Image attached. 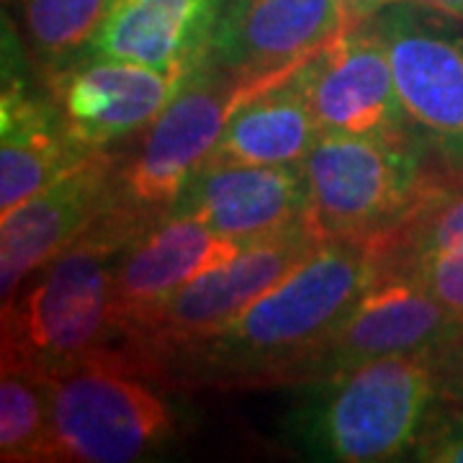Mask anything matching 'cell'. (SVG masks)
<instances>
[{
    "mask_svg": "<svg viewBox=\"0 0 463 463\" xmlns=\"http://www.w3.org/2000/svg\"><path fill=\"white\" fill-rule=\"evenodd\" d=\"M242 248L245 242L227 240L185 216H165L142 232L116 263L114 345L139 330L178 288L227 263Z\"/></svg>",
    "mask_w": 463,
    "mask_h": 463,
    "instance_id": "2e32d148",
    "label": "cell"
},
{
    "mask_svg": "<svg viewBox=\"0 0 463 463\" xmlns=\"http://www.w3.org/2000/svg\"><path fill=\"white\" fill-rule=\"evenodd\" d=\"M100 149L83 147L44 83H32L24 50L3 18L0 214L33 199Z\"/></svg>",
    "mask_w": 463,
    "mask_h": 463,
    "instance_id": "30bf717a",
    "label": "cell"
},
{
    "mask_svg": "<svg viewBox=\"0 0 463 463\" xmlns=\"http://www.w3.org/2000/svg\"><path fill=\"white\" fill-rule=\"evenodd\" d=\"M430 364L438 399L463 407V322L430 350Z\"/></svg>",
    "mask_w": 463,
    "mask_h": 463,
    "instance_id": "cb8c5ba5",
    "label": "cell"
},
{
    "mask_svg": "<svg viewBox=\"0 0 463 463\" xmlns=\"http://www.w3.org/2000/svg\"><path fill=\"white\" fill-rule=\"evenodd\" d=\"M39 376L50 402L52 463L142 461L178 435L170 386L124 347H100Z\"/></svg>",
    "mask_w": 463,
    "mask_h": 463,
    "instance_id": "277c9868",
    "label": "cell"
},
{
    "mask_svg": "<svg viewBox=\"0 0 463 463\" xmlns=\"http://www.w3.org/2000/svg\"><path fill=\"white\" fill-rule=\"evenodd\" d=\"M397 0H337V5L343 8V16H345L347 26L353 24H361L365 18L376 16L379 11H383L386 5H392Z\"/></svg>",
    "mask_w": 463,
    "mask_h": 463,
    "instance_id": "d4e9b609",
    "label": "cell"
},
{
    "mask_svg": "<svg viewBox=\"0 0 463 463\" xmlns=\"http://www.w3.org/2000/svg\"><path fill=\"white\" fill-rule=\"evenodd\" d=\"M307 386L297 435L319 461L410 458L438 399L430 353L376 358Z\"/></svg>",
    "mask_w": 463,
    "mask_h": 463,
    "instance_id": "5b68a950",
    "label": "cell"
},
{
    "mask_svg": "<svg viewBox=\"0 0 463 463\" xmlns=\"http://www.w3.org/2000/svg\"><path fill=\"white\" fill-rule=\"evenodd\" d=\"M0 461L52 463L47 386L16 364H0Z\"/></svg>",
    "mask_w": 463,
    "mask_h": 463,
    "instance_id": "ffe728a7",
    "label": "cell"
},
{
    "mask_svg": "<svg viewBox=\"0 0 463 463\" xmlns=\"http://www.w3.org/2000/svg\"><path fill=\"white\" fill-rule=\"evenodd\" d=\"M304 227L319 242L389 237L453 175L417 132H322L304 163Z\"/></svg>",
    "mask_w": 463,
    "mask_h": 463,
    "instance_id": "3957f363",
    "label": "cell"
},
{
    "mask_svg": "<svg viewBox=\"0 0 463 463\" xmlns=\"http://www.w3.org/2000/svg\"><path fill=\"white\" fill-rule=\"evenodd\" d=\"M397 270L414 273L432 297L463 322V248L432 252L428 258H420Z\"/></svg>",
    "mask_w": 463,
    "mask_h": 463,
    "instance_id": "603a6c76",
    "label": "cell"
},
{
    "mask_svg": "<svg viewBox=\"0 0 463 463\" xmlns=\"http://www.w3.org/2000/svg\"><path fill=\"white\" fill-rule=\"evenodd\" d=\"M39 75L83 147L114 149L145 132L191 72L155 70L88 52Z\"/></svg>",
    "mask_w": 463,
    "mask_h": 463,
    "instance_id": "8fae6325",
    "label": "cell"
},
{
    "mask_svg": "<svg viewBox=\"0 0 463 463\" xmlns=\"http://www.w3.org/2000/svg\"><path fill=\"white\" fill-rule=\"evenodd\" d=\"M345 29L337 0H224L209 60L245 80L283 78Z\"/></svg>",
    "mask_w": 463,
    "mask_h": 463,
    "instance_id": "4fadbf2b",
    "label": "cell"
},
{
    "mask_svg": "<svg viewBox=\"0 0 463 463\" xmlns=\"http://www.w3.org/2000/svg\"><path fill=\"white\" fill-rule=\"evenodd\" d=\"M121 152L100 149L33 199L0 214V298L11 301L21 286L52 258L93 227L109 203Z\"/></svg>",
    "mask_w": 463,
    "mask_h": 463,
    "instance_id": "7c38bea8",
    "label": "cell"
},
{
    "mask_svg": "<svg viewBox=\"0 0 463 463\" xmlns=\"http://www.w3.org/2000/svg\"><path fill=\"white\" fill-rule=\"evenodd\" d=\"M420 3H425L430 8H438V11L448 14V16L463 21V0H420Z\"/></svg>",
    "mask_w": 463,
    "mask_h": 463,
    "instance_id": "484cf974",
    "label": "cell"
},
{
    "mask_svg": "<svg viewBox=\"0 0 463 463\" xmlns=\"http://www.w3.org/2000/svg\"><path fill=\"white\" fill-rule=\"evenodd\" d=\"M147 232L106 209L70 248L21 286L0 312V364L50 373L114 345V273L118 258Z\"/></svg>",
    "mask_w": 463,
    "mask_h": 463,
    "instance_id": "7a4b0ae2",
    "label": "cell"
},
{
    "mask_svg": "<svg viewBox=\"0 0 463 463\" xmlns=\"http://www.w3.org/2000/svg\"><path fill=\"white\" fill-rule=\"evenodd\" d=\"M224 0H111L90 54L194 72L209 57Z\"/></svg>",
    "mask_w": 463,
    "mask_h": 463,
    "instance_id": "e0dca14e",
    "label": "cell"
},
{
    "mask_svg": "<svg viewBox=\"0 0 463 463\" xmlns=\"http://www.w3.org/2000/svg\"><path fill=\"white\" fill-rule=\"evenodd\" d=\"M319 137L322 129L291 72L263 85L232 111L209 160L298 167L307 163Z\"/></svg>",
    "mask_w": 463,
    "mask_h": 463,
    "instance_id": "ac0fdd59",
    "label": "cell"
},
{
    "mask_svg": "<svg viewBox=\"0 0 463 463\" xmlns=\"http://www.w3.org/2000/svg\"><path fill=\"white\" fill-rule=\"evenodd\" d=\"M410 458L432 463H463V407L435 399Z\"/></svg>",
    "mask_w": 463,
    "mask_h": 463,
    "instance_id": "7402d4cb",
    "label": "cell"
},
{
    "mask_svg": "<svg viewBox=\"0 0 463 463\" xmlns=\"http://www.w3.org/2000/svg\"><path fill=\"white\" fill-rule=\"evenodd\" d=\"M304 165H237L206 160L188 178L167 216L196 219L234 242H258L304 224Z\"/></svg>",
    "mask_w": 463,
    "mask_h": 463,
    "instance_id": "9a60e30c",
    "label": "cell"
},
{
    "mask_svg": "<svg viewBox=\"0 0 463 463\" xmlns=\"http://www.w3.org/2000/svg\"><path fill=\"white\" fill-rule=\"evenodd\" d=\"M319 245L322 242L304 224L250 242L227 263L178 288L139 330L116 345L152 365L175 350L201 343L294 273Z\"/></svg>",
    "mask_w": 463,
    "mask_h": 463,
    "instance_id": "ba28073f",
    "label": "cell"
},
{
    "mask_svg": "<svg viewBox=\"0 0 463 463\" xmlns=\"http://www.w3.org/2000/svg\"><path fill=\"white\" fill-rule=\"evenodd\" d=\"M450 248H463V178L443 183L399 230L373 245L383 270Z\"/></svg>",
    "mask_w": 463,
    "mask_h": 463,
    "instance_id": "44dd1931",
    "label": "cell"
},
{
    "mask_svg": "<svg viewBox=\"0 0 463 463\" xmlns=\"http://www.w3.org/2000/svg\"><path fill=\"white\" fill-rule=\"evenodd\" d=\"M273 80L281 78L245 80L206 57L165 111L137 137L139 145L121 152L109 209L145 230L165 219L183 185L212 157L232 111Z\"/></svg>",
    "mask_w": 463,
    "mask_h": 463,
    "instance_id": "8992f818",
    "label": "cell"
},
{
    "mask_svg": "<svg viewBox=\"0 0 463 463\" xmlns=\"http://www.w3.org/2000/svg\"><path fill=\"white\" fill-rule=\"evenodd\" d=\"M371 18L414 132L446 173L463 178V21L420 0H397Z\"/></svg>",
    "mask_w": 463,
    "mask_h": 463,
    "instance_id": "52a82bcc",
    "label": "cell"
},
{
    "mask_svg": "<svg viewBox=\"0 0 463 463\" xmlns=\"http://www.w3.org/2000/svg\"><path fill=\"white\" fill-rule=\"evenodd\" d=\"M458 325L461 319L450 315L414 273L383 270L322 347L312 381L376 358L430 353Z\"/></svg>",
    "mask_w": 463,
    "mask_h": 463,
    "instance_id": "5bb4252c",
    "label": "cell"
},
{
    "mask_svg": "<svg viewBox=\"0 0 463 463\" xmlns=\"http://www.w3.org/2000/svg\"><path fill=\"white\" fill-rule=\"evenodd\" d=\"M322 132L407 134L386 44L373 18L347 26L294 70Z\"/></svg>",
    "mask_w": 463,
    "mask_h": 463,
    "instance_id": "9c48e42d",
    "label": "cell"
},
{
    "mask_svg": "<svg viewBox=\"0 0 463 463\" xmlns=\"http://www.w3.org/2000/svg\"><path fill=\"white\" fill-rule=\"evenodd\" d=\"M381 276L371 242H322L230 325L149 368L170 389L307 386L322 347Z\"/></svg>",
    "mask_w": 463,
    "mask_h": 463,
    "instance_id": "6da1fadb",
    "label": "cell"
},
{
    "mask_svg": "<svg viewBox=\"0 0 463 463\" xmlns=\"http://www.w3.org/2000/svg\"><path fill=\"white\" fill-rule=\"evenodd\" d=\"M21 26L39 72L90 52L111 0H18Z\"/></svg>",
    "mask_w": 463,
    "mask_h": 463,
    "instance_id": "d6986e66",
    "label": "cell"
}]
</instances>
